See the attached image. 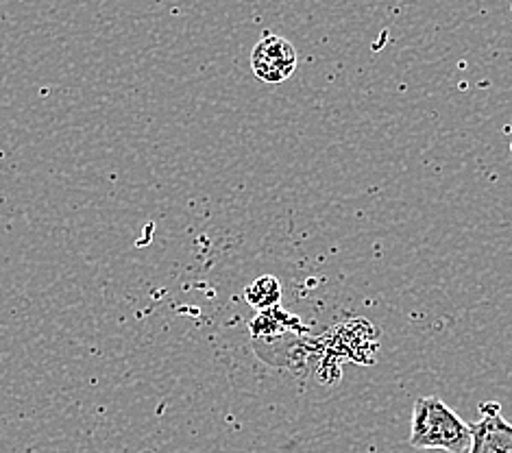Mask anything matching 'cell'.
I'll use <instances>...</instances> for the list:
<instances>
[{
	"label": "cell",
	"instance_id": "obj_4",
	"mask_svg": "<svg viewBox=\"0 0 512 453\" xmlns=\"http://www.w3.org/2000/svg\"><path fill=\"white\" fill-rule=\"evenodd\" d=\"M245 301L260 312H268V310L277 308V303L282 301V286H279V279L273 275L258 277L245 290Z\"/></svg>",
	"mask_w": 512,
	"mask_h": 453
},
{
	"label": "cell",
	"instance_id": "obj_1",
	"mask_svg": "<svg viewBox=\"0 0 512 453\" xmlns=\"http://www.w3.org/2000/svg\"><path fill=\"white\" fill-rule=\"evenodd\" d=\"M410 445L414 449L469 453L471 425L462 421L443 399L421 397L414 401Z\"/></svg>",
	"mask_w": 512,
	"mask_h": 453
},
{
	"label": "cell",
	"instance_id": "obj_2",
	"mask_svg": "<svg viewBox=\"0 0 512 453\" xmlns=\"http://www.w3.org/2000/svg\"><path fill=\"white\" fill-rule=\"evenodd\" d=\"M297 48L282 35H264L251 53L253 75L264 83H284L297 68Z\"/></svg>",
	"mask_w": 512,
	"mask_h": 453
},
{
	"label": "cell",
	"instance_id": "obj_3",
	"mask_svg": "<svg viewBox=\"0 0 512 453\" xmlns=\"http://www.w3.org/2000/svg\"><path fill=\"white\" fill-rule=\"evenodd\" d=\"M482 419L471 425L469 453H512V423H508L497 403H482Z\"/></svg>",
	"mask_w": 512,
	"mask_h": 453
}]
</instances>
